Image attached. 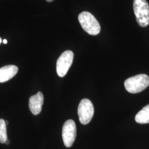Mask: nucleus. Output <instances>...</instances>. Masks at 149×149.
<instances>
[{"instance_id": "obj_1", "label": "nucleus", "mask_w": 149, "mask_h": 149, "mask_svg": "<svg viewBox=\"0 0 149 149\" xmlns=\"http://www.w3.org/2000/svg\"><path fill=\"white\" fill-rule=\"evenodd\" d=\"M149 85V77L147 74H139L131 77L125 81L126 90L131 93H139Z\"/></svg>"}, {"instance_id": "obj_2", "label": "nucleus", "mask_w": 149, "mask_h": 149, "mask_svg": "<svg viewBox=\"0 0 149 149\" xmlns=\"http://www.w3.org/2000/svg\"><path fill=\"white\" fill-rule=\"evenodd\" d=\"M79 21L83 29L91 36H96L101 31L99 22L88 12H81L79 16Z\"/></svg>"}, {"instance_id": "obj_3", "label": "nucleus", "mask_w": 149, "mask_h": 149, "mask_svg": "<svg viewBox=\"0 0 149 149\" xmlns=\"http://www.w3.org/2000/svg\"><path fill=\"white\" fill-rule=\"evenodd\" d=\"M133 8L136 21L140 26L147 27L149 24V6L146 0H134Z\"/></svg>"}, {"instance_id": "obj_4", "label": "nucleus", "mask_w": 149, "mask_h": 149, "mask_svg": "<svg viewBox=\"0 0 149 149\" xmlns=\"http://www.w3.org/2000/svg\"><path fill=\"white\" fill-rule=\"evenodd\" d=\"M78 116L81 124L86 125L90 122L94 114V107L90 100H82L78 107Z\"/></svg>"}, {"instance_id": "obj_5", "label": "nucleus", "mask_w": 149, "mask_h": 149, "mask_svg": "<svg viewBox=\"0 0 149 149\" xmlns=\"http://www.w3.org/2000/svg\"><path fill=\"white\" fill-rule=\"evenodd\" d=\"M74 56L71 50H66L60 56L56 63V72L59 76L63 77L67 74L72 64Z\"/></svg>"}, {"instance_id": "obj_6", "label": "nucleus", "mask_w": 149, "mask_h": 149, "mask_svg": "<svg viewBox=\"0 0 149 149\" xmlns=\"http://www.w3.org/2000/svg\"><path fill=\"white\" fill-rule=\"evenodd\" d=\"M62 136L65 146L67 148L71 147L76 137V126L73 120H68L64 123Z\"/></svg>"}, {"instance_id": "obj_7", "label": "nucleus", "mask_w": 149, "mask_h": 149, "mask_svg": "<svg viewBox=\"0 0 149 149\" xmlns=\"http://www.w3.org/2000/svg\"><path fill=\"white\" fill-rule=\"evenodd\" d=\"M44 103V96L41 92L31 96L29 100V108L34 115L39 114L42 111Z\"/></svg>"}, {"instance_id": "obj_8", "label": "nucleus", "mask_w": 149, "mask_h": 149, "mask_svg": "<svg viewBox=\"0 0 149 149\" xmlns=\"http://www.w3.org/2000/svg\"><path fill=\"white\" fill-rule=\"evenodd\" d=\"M18 71L17 66L10 65L0 68V83L5 82L16 75Z\"/></svg>"}, {"instance_id": "obj_9", "label": "nucleus", "mask_w": 149, "mask_h": 149, "mask_svg": "<svg viewBox=\"0 0 149 149\" xmlns=\"http://www.w3.org/2000/svg\"><path fill=\"white\" fill-rule=\"evenodd\" d=\"M135 119L139 124L149 123V104L137 113Z\"/></svg>"}, {"instance_id": "obj_10", "label": "nucleus", "mask_w": 149, "mask_h": 149, "mask_svg": "<svg viewBox=\"0 0 149 149\" xmlns=\"http://www.w3.org/2000/svg\"><path fill=\"white\" fill-rule=\"evenodd\" d=\"M6 126L5 121L2 119H0V143L2 144L5 143L8 139Z\"/></svg>"}, {"instance_id": "obj_11", "label": "nucleus", "mask_w": 149, "mask_h": 149, "mask_svg": "<svg viewBox=\"0 0 149 149\" xmlns=\"http://www.w3.org/2000/svg\"><path fill=\"white\" fill-rule=\"evenodd\" d=\"M10 140L7 139V140H6V141L5 142V144H6V145H8V144H10Z\"/></svg>"}, {"instance_id": "obj_12", "label": "nucleus", "mask_w": 149, "mask_h": 149, "mask_svg": "<svg viewBox=\"0 0 149 149\" xmlns=\"http://www.w3.org/2000/svg\"><path fill=\"white\" fill-rule=\"evenodd\" d=\"M3 43H4V44H7V40L6 39H4L3 40Z\"/></svg>"}, {"instance_id": "obj_13", "label": "nucleus", "mask_w": 149, "mask_h": 149, "mask_svg": "<svg viewBox=\"0 0 149 149\" xmlns=\"http://www.w3.org/2000/svg\"><path fill=\"white\" fill-rule=\"evenodd\" d=\"M47 2H52V1H53L54 0H46Z\"/></svg>"}, {"instance_id": "obj_14", "label": "nucleus", "mask_w": 149, "mask_h": 149, "mask_svg": "<svg viewBox=\"0 0 149 149\" xmlns=\"http://www.w3.org/2000/svg\"><path fill=\"white\" fill-rule=\"evenodd\" d=\"M5 123L6 125H7L8 124V121H7V120H6V121H5Z\"/></svg>"}, {"instance_id": "obj_15", "label": "nucleus", "mask_w": 149, "mask_h": 149, "mask_svg": "<svg viewBox=\"0 0 149 149\" xmlns=\"http://www.w3.org/2000/svg\"><path fill=\"white\" fill-rule=\"evenodd\" d=\"M2 42V39L0 38V44Z\"/></svg>"}]
</instances>
